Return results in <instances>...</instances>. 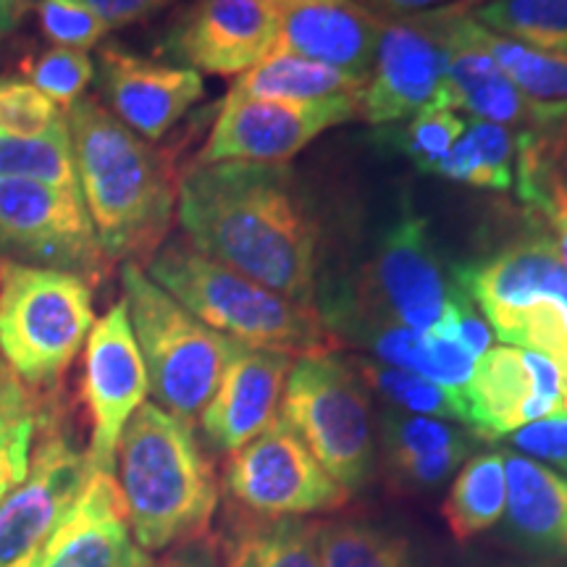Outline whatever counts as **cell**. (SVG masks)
Masks as SVG:
<instances>
[{
    "instance_id": "obj_46",
    "label": "cell",
    "mask_w": 567,
    "mask_h": 567,
    "mask_svg": "<svg viewBox=\"0 0 567 567\" xmlns=\"http://www.w3.org/2000/svg\"><path fill=\"white\" fill-rule=\"evenodd\" d=\"M268 3H284V0H268Z\"/></svg>"
},
{
    "instance_id": "obj_18",
    "label": "cell",
    "mask_w": 567,
    "mask_h": 567,
    "mask_svg": "<svg viewBox=\"0 0 567 567\" xmlns=\"http://www.w3.org/2000/svg\"><path fill=\"white\" fill-rule=\"evenodd\" d=\"M95 76L105 109L147 142L172 132L205 95L200 71L142 59L122 45L101 48Z\"/></svg>"
},
{
    "instance_id": "obj_45",
    "label": "cell",
    "mask_w": 567,
    "mask_h": 567,
    "mask_svg": "<svg viewBox=\"0 0 567 567\" xmlns=\"http://www.w3.org/2000/svg\"><path fill=\"white\" fill-rule=\"evenodd\" d=\"M478 3H486V0H460V6H463L465 11H471L473 6H478Z\"/></svg>"
},
{
    "instance_id": "obj_15",
    "label": "cell",
    "mask_w": 567,
    "mask_h": 567,
    "mask_svg": "<svg viewBox=\"0 0 567 567\" xmlns=\"http://www.w3.org/2000/svg\"><path fill=\"white\" fill-rule=\"evenodd\" d=\"M147 392L151 384L126 302L118 300L92 326L84 352V402L92 421L87 460L92 471L116 476L118 439Z\"/></svg>"
},
{
    "instance_id": "obj_38",
    "label": "cell",
    "mask_w": 567,
    "mask_h": 567,
    "mask_svg": "<svg viewBox=\"0 0 567 567\" xmlns=\"http://www.w3.org/2000/svg\"><path fill=\"white\" fill-rule=\"evenodd\" d=\"M66 126V113L30 82L0 80V134L40 140Z\"/></svg>"
},
{
    "instance_id": "obj_39",
    "label": "cell",
    "mask_w": 567,
    "mask_h": 567,
    "mask_svg": "<svg viewBox=\"0 0 567 567\" xmlns=\"http://www.w3.org/2000/svg\"><path fill=\"white\" fill-rule=\"evenodd\" d=\"M38 17L45 38L71 51L87 53L111 32L82 0H40Z\"/></svg>"
},
{
    "instance_id": "obj_5",
    "label": "cell",
    "mask_w": 567,
    "mask_h": 567,
    "mask_svg": "<svg viewBox=\"0 0 567 567\" xmlns=\"http://www.w3.org/2000/svg\"><path fill=\"white\" fill-rule=\"evenodd\" d=\"M444 271L442 252L429 221L417 216L405 197L394 221L350 287H334L323 300V321L363 337L375 326H405L429 331L457 295Z\"/></svg>"
},
{
    "instance_id": "obj_41",
    "label": "cell",
    "mask_w": 567,
    "mask_h": 567,
    "mask_svg": "<svg viewBox=\"0 0 567 567\" xmlns=\"http://www.w3.org/2000/svg\"><path fill=\"white\" fill-rule=\"evenodd\" d=\"M87 9L103 21L109 30L116 27L134 24V21L151 19L153 13H158L172 6L174 0H82Z\"/></svg>"
},
{
    "instance_id": "obj_16",
    "label": "cell",
    "mask_w": 567,
    "mask_h": 567,
    "mask_svg": "<svg viewBox=\"0 0 567 567\" xmlns=\"http://www.w3.org/2000/svg\"><path fill=\"white\" fill-rule=\"evenodd\" d=\"M567 375L547 354L523 347H492L476 360L465 386L471 431L502 439L523 425L565 413Z\"/></svg>"
},
{
    "instance_id": "obj_29",
    "label": "cell",
    "mask_w": 567,
    "mask_h": 567,
    "mask_svg": "<svg viewBox=\"0 0 567 567\" xmlns=\"http://www.w3.org/2000/svg\"><path fill=\"white\" fill-rule=\"evenodd\" d=\"M442 513L457 542H471L494 528L507 513L505 457L499 452H486L463 463Z\"/></svg>"
},
{
    "instance_id": "obj_24",
    "label": "cell",
    "mask_w": 567,
    "mask_h": 567,
    "mask_svg": "<svg viewBox=\"0 0 567 567\" xmlns=\"http://www.w3.org/2000/svg\"><path fill=\"white\" fill-rule=\"evenodd\" d=\"M507 515L534 549L567 555V476L526 455L505 457Z\"/></svg>"
},
{
    "instance_id": "obj_9",
    "label": "cell",
    "mask_w": 567,
    "mask_h": 567,
    "mask_svg": "<svg viewBox=\"0 0 567 567\" xmlns=\"http://www.w3.org/2000/svg\"><path fill=\"white\" fill-rule=\"evenodd\" d=\"M281 417L347 492L373 471V431L360 379L334 352L302 354L284 384Z\"/></svg>"
},
{
    "instance_id": "obj_31",
    "label": "cell",
    "mask_w": 567,
    "mask_h": 567,
    "mask_svg": "<svg viewBox=\"0 0 567 567\" xmlns=\"http://www.w3.org/2000/svg\"><path fill=\"white\" fill-rule=\"evenodd\" d=\"M467 30L528 101L567 111V53H547L484 30L467 13Z\"/></svg>"
},
{
    "instance_id": "obj_42",
    "label": "cell",
    "mask_w": 567,
    "mask_h": 567,
    "mask_svg": "<svg viewBox=\"0 0 567 567\" xmlns=\"http://www.w3.org/2000/svg\"><path fill=\"white\" fill-rule=\"evenodd\" d=\"M151 567H218V559L216 549L205 538H197V542L174 547L161 563H153Z\"/></svg>"
},
{
    "instance_id": "obj_26",
    "label": "cell",
    "mask_w": 567,
    "mask_h": 567,
    "mask_svg": "<svg viewBox=\"0 0 567 567\" xmlns=\"http://www.w3.org/2000/svg\"><path fill=\"white\" fill-rule=\"evenodd\" d=\"M363 84L323 63L297 59V55H266L234 82L229 95L255 97V101L316 103L339 95H358Z\"/></svg>"
},
{
    "instance_id": "obj_40",
    "label": "cell",
    "mask_w": 567,
    "mask_h": 567,
    "mask_svg": "<svg viewBox=\"0 0 567 567\" xmlns=\"http://www.w3.org/2000/svg\"><path fill=\"white\" fill-rule=\"evenodd\" d=\"M509 442L536 463L567 473V413L523 425L520 431L509 434Z\"/></svg>"
},
{
    "instance_id": "obj_23",
    "label": "cell",
    "mask_w": 567,
    "mask_h": 567,
    "mask_svg": "<svg viewBox=\"0 0 567 567\" xmlns=\"http://www.w3.org/2000/svg\"><path fill=\"white\" fill-rule=\"evenodd\" d=\"M515 166L517 197L567 266V122L520 130Z\"/></svg>"
},
{
    "instance_id": "obj_27",
    "label": "cell",
    "mask_w": 567,
    "mask_h": 567,
    "mask_svg": "<svg viewBox=\"0 0 567 567\" xmlns=\"http://www.w3.org/2000/svg\"><path fill=\"white\" fill-rule=\"evenodd\" d=\"M224 567H321L318 523L302 517H252L226 538Z\"/></svg>"
},
{
    "instance_id": "obj_21",
    "label": "cell",
    "mask_w": 567,
    "mask_h": 567,
    "mask_svg": "<svg viewBox=\"0 0 567 567\" xmlns=\"http://www.w3.org/2000/svg\"><path fill=\"white\" fill-rule=\"evenodd\" d=\"M384 19L354 0H284L268 55H297L365 82Z\"/></svg>"
},
{
    "instance_id": "obj_6",
    "label": "cell",
    "mask_w": 567,
    "mask_h": 567,
    "mask_svg": "<svg viewBox=\"0 0 567 567\" xmlns=\"http://www.w3.org/2000/svg\"><path fill=\"white\" fill-rule=\"evenodd\" d=\"M455 281L505 344L547 354L567 375V266L536 226L513 245L455 268Z\"/></svg>"
},
{
    "instance_id": "obj_4",
    "label": "cell",
    "mask_w": 567,
    "mask_h": 567,
    "mask_svg": "<svg viewBox=\"0 0 567 567\" xmlns=\"http://www.w3.org/2000/svg\"><path fill=\"white\" fill-rule=\"evenodd\" d=\"M147 276L218 334L287 354L331 352L334 337L316 305L289 300L197 250L187 237L163 243Z\"/></svg>"
},
{
    "instance_id": "obj_17",
    "label": "cell",
    "mask_w": 567,
    "mask_h": 567,
    "mask_svg": "<svg viewBox=\"0 0 567 567\" xmlns=\"http://www.w3.org/2000/svg\"><path fill=\"white\" fill-rule=\"evenodd\" d=\"M279 3L268 0H195L161 42L179 66L200 74L243 76L271 53Z\"/></svg>"
},
{
    "instance_id": "obj_37",
    "label": "cell",
    "mask_w": 567,
    "mask_h": 567,
    "mask_svg": "<svg viewBox=\"0 0 567 567\" xmlns=\"http://www.w3.org/2000/svg\"><path fill=\"white\" fill-rule=\"evenodd\" d=\"M24 74L34 90H40L59 109L66 111L69 105L84 97V90L95 80V61L84 51L53 45L48 51L32 55L24 63Z\"/></svg>"
},
{
    "instance_id": "obj_30",
    "label": "cell",
    "mask_w": 567,
    "mask_h": 567,
    "mask_svg": "<svg viewBox=\"0 0 567 567\" xmlns=\"http://www.w3.org/2000/svg\"><path fill=\"white\" fill-rule=\"evenodd\" d=\"M517 134L509 126L471 118L452 153L436 166V176L478 189L507 193L515 187Z\"/></svg>"
},
{
    "instance_id": "obj_7",
    "label": "cell",
    "mask_w": 567,
    "mask_h": 567,
    "mask_svg": "<svg viewBox=\"0 0 567 567\" xmlns=\"http://www.w3.org/2000/svg\"><path fill=\"white\" fill-rule=\"evenodd\" d=\"M126 313L155 405L195 423L216 392L234 339L218 334L161 289L140 264L122 266Z\"/></svg>"
},
{
    "instance_id": "obj_35",
    "label": "cell",
    "mask_w": 567,
    "mask_h": 567,
    "mask_svg": "<svg viewBox=\"0 0 567 567\" xmlns=\"http://www.w3.org/2000/svg\"><path fill=\"white\" fill-rule=\"evenodd\" d=\"M0 179H38L82 193L69 126L40 140L0 134Z\"/></svg>"
},
{
    "instance_id": "obj_1",
    "label": "cell",
    "mask_w": 567,
    "mask_h": 567,
    "mask_svg": "<svg viewBox=\"0 0 567 567\" xmlns=\"http://www.w3.org/2000/svg\"><path fill=\"white\" fill-rule=\"evenodd\" d=\"M176 218L200 252L289 300L313 305L318 221L287 163H195L179 182Z\"/></svg>"
},
{
    "instance_id": "obj_3",
    "label": "cell",
    "mask_w": 567,
    "mask_h": 567,
    "mask_svg": "<svg viewBox=\"0 0 567 567\" xmlns=\"http://www.w3.org/2000/svg\"><path fill=\"white\" fill-rule=\"evenodd\" d=\"M134 542L151 555L205 538L218 505V481L193 423L142 402L116 450Z\"/></svg>"
},
{
    "instance_id": "obj_12",
    "label": "cell",
    "mask_w": 567,
    "mask_h": 567,
    "mask_svg": "<svg viewBox=\"0 0 567 567\" xmlns=\"http://www.w3.org/2000/svg\"><path fill=\"white\" fill-rule=\"evenodd\" d=\"M92 467L55 413L42 425L27 478L0 502V567H38Z\"/></svg>"
},
{
    "instance_id": "obj_11",
    "label": "cell",
    "mask_w": 567,
    "mask_h": 567,
    "mask_svg": "<svg viewBox=\"0 0 567 567\" xmlns=\"http://www.w3.org/2000/svg\"><path fill=\"white\" fill-rule=\"evenodd\" d=\"M224 488L252 517H305L344 507L350 492L329 476L284 417L231 452Z\"/></svg>"
},
{
    "instance_id": "obj_28",
    "label": "cell",
    "mask_w": 567,
    "mask_h": 567,
    "mask_svg": "<svg viewBox=\"0 0 567 567\" xmlns=\"http://www.w3.org/2000/svg\"><path fill=\"white\" fill-rule=\"evenodd\" d=\"M53 410L0 358V502L27 478L42 425Z\"/></svg>"
},
{
    "instance_id": "obj_13",
    "label": "cell",
    "mask_w": 567,
    "mask_h": 567,
    "mask_svg": "<svg viewBox=\"0 0 567 567\" xmlns=\"http://www.w3.org/2000/svg\"><path fill=\"white\" fill-rule=\"evenodd\" d=\"M450 13L452 6L384 19L371 76L358 95V116L373 126H384L415 116L425 105L436 103L450 59Z\"/></svg>"
},
{
    "instance_id": "obj_19",
    "label": "cell",
    "mask_w": 567,
    "mask_h": 567,
    "mask_svg": "<svg viewBox=\"0 0 567 567\" xmlns=\"http://www.w3.org/2000/svg\"><path fill=\"white\" fill-rule=\"evenodd\" d=\"M446 45H450V59L436 103L467 111L481 122L523 126V130H542L567 122V111L528 101L515 87L499 63L473 40L467 30V11L460 3L452 6L446 21Z\"/></svg>"
},
{
    "instance_id": "obj_43",
    "label": "cell",
    "mask_w": 567,
    "mask_h": 567,
    "mask_svg": "<svg viewBox=\"0 0 567 567\" xmlns=\"http://www.w3.org/2000/svg\"><path fill=\"white\" fill-rule=\"evenodd\" d=\"M354 3H360L379 19H400L413 17V13H423L434 9V6L450 3V0H354Z\"/></svg>"
},
{
    "instance_id": "obj_34",
    "label": "cell",
    "mask_w": 567,
    "mask_h": 567,
    "mask_svg": "<svg viewBox=\"0 0 567 567\" xmlns=\"http://www.w3.org/2000/svg\"><path fill=\"white\" fill-rule=\"evenodd\" d=\"M360 375L375 394H381L386 402L405 410V413L471 425L465 394L452 392V389L436 384V381L400 371V368H389L384 363H363Z\"/></svg>"
},
{
    "instance_id": "obj_20",
    "label": "cell",
    "mask_w": 567,
    "mask_h": 567,
    "mask_svg": "<svg viewBox=\"0 0 567 567\" xmlns=\"http://www.w3.org/2000/svg\"><path fill=\"white\" fill-rule=\"evenodd\" d=\"M292 354L234 342L221 381L200 413V429L213 450L237 452L264 434L279 413Z\"/></svg>"
},
{
    "instance_id": "obj_14",
    "label": "cell",
    "mask_w": 567,
    "mask_h": 567,
    "mask_svg": "<svg viewBox=\"0 0 567 567\" xmlns=\"http://www.w3.org/2000/svg\"><path fill=\"white\" fill-rule=\"evenodd\" d=\"M358 95H339L316 103L255 101V97L229 95L195 163L197 166L205 163L284 166L318 134L358 118Z\"/></svg>"
},
{
    "instance_id": "obj_25",
    "label": "cell",
    "mask_w": 567,
    "mask_h": 567,
    "mask_svg": "<svg viewBox=\"0 0 567 567\" xmlns=\"http://www.w3.org/2000/svg\"><path fill=\"white\" fill-rule=\"evenodd\" d=\"M471 442L450 421L394 415L386 423V457L394 478L413 488L439 486L465 463Z\"/></svg>"
},
{
    "instance_id": "obj_8",
    "label": "cell",
    "mask_w": 567,
    "mask_h": 567,
    "mask_svg": "<svg viewBox=\"0 0 567 567\" xmlns=\"http://www.w3.org/2000/svg\"><path fill=\"white\" fill-rule=\"evenodd\" d=\"M95 326L92 284L0 260V358L30 389L59 384Z\"/></svg>"
},
{
    "instance_id": "obj_44",
    "label": "cell",
    "mask_w": 567,
    "mask_h": 567,
    "mask_svg": "<svg viewBox=\"0 0 567 567\" xmlns=\"http://www.w3.org/2000/svg\"><path fill=\"white\" fill-rule=\"evenodd\" d=\"M30 0H0V42L9 38Z\"/></svg>"
},
{
    "instance_id": "obj_22",
    "label": "cell",
    "mask_w": 567,
    "mask_h": 567,
    "mask_svg": "<svg viewBox=\"0 0 567 567\" xmlns=\"http://www.w3.org/2000/svg\"><path fill=\"white\" fill-rule=\"evenodd\" d=\"M134 542L116 476L92 471L80 499L55 530L38 567H151Z\"/></svg>"
},
{
    "instance_id": "obj_32",
    "label": "cell",
    "mask_w": 567,
    "mask_h": 567,
    "mask_svg": "<svg viewBox=\"0 0 567 567\" xmlns=\"http://www.w3.org/2000/svg\"><path fill=\"white\" fill-rule=\"evenodd\" d=\"M471 19L499 38L547 53H567V0H486Z\"/></svg>"
},
{
    "instance_id": "obj_10",
    "label": "cell",
    "mask_w": 567,
    "mask_h": 567,
    "mask_svg": "<svg viewBox=\"0 0 567 567\" xmlns=\"http://www.w3.org/2000/svg\"><path fill=\"white\" fill-rule=\"evenodd\" d=\"M0 260L101 281L111 260L82 193L38 179H0Z\"/></svg>"
},
{
    "instance_id": "obj_33",
    "label": "cell",
    "mask_w": 567,
    "mask_h": 567,
    "mask_svg": "<svg viewBox=\"0 0 567 567\" xmlns=\"http://www.w3.org/2000/svg\"><path fill=\"white\" fill-rule=\"evenodd\" d=\"M321 567H410L405 538L354 520L318 523Z\"/></svg>"
},
{
    "instance_id": "obj_36",
    "label": "cell",
    "mask_w": 567,
    "mask_h": 567,
    "mask_svg": "<svg viewBox=\"0 0 567 567\" xmlns=\"http://www.w3.org/2000/svg\"><path fill=\"white\" fill-rule=\"evenodd\" d=\"M467 130V122L455 109L442 103L425 105L423 111H417L415 116H410L405 130L394 134L400 151L415 163L417 168L425 174H434L436 166L446 155L452 153V147L457 145Z\"/></svg>"
},
{
    "instance_id": "obj_2",
    "label": "cell",
    "mask_w": 567,
    "mask_h": 567,
    "mask_svg": "<svg viewBox=\"0 0 567 567\" xmlns=\"http://www.w3.org/2000/svg\"><path fill=\"white\" fill-rule=\"evenodd\" d=\"M80 189L105 258L151 260L166 239L179 184L172 163L95 97L66 111Z\"/></svg>"
}]
</instances>
